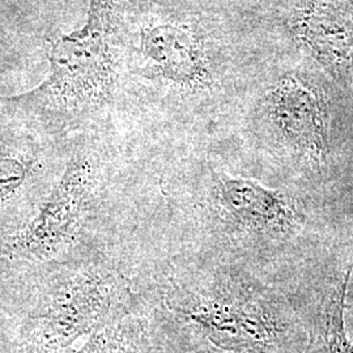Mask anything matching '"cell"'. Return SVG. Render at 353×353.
<instances>
[{"instance_id":"8","label":"cell","mask_w":353,"mask_h":353,"mask_svg":"<svg viewBox=\"0 0 353 353\" xmlns=\"http://www.w3.org/2000/svg\"><path fill=\"white\" fill-rule=\"evenodd\" d=\"M352 265L344 272L328 297L323 310L322 336L325 343V353H353V344L350 341L344 322L345 294L352 274Z\"/></svg>"},{"instance_id":"6","label":"cell","mask_w":353,"mask_h":353,"mask_svg":"<svg viewBox=\"0 0 353 353\" xmlns=\"http://www.w3.org/2000/svg\"><path fill=\"white\" fill-rule=\"evenodd\" d=\"M281 128L299 147L319 157L325 151V115L316 94L297 80L281 83L274 94Z\"/></svg>"},{"instance_id":"4","label":"cell","mask_w":353,"mask_h":353,"mask_svg":"<svg viewBox=\"0 0 353 353\" xmlns=\"http://www.w3.org/2000/svg\"><path fill=\"white\" fill-rule=\"evenodd\" d=\"M297 29L327 70L341 79H353V0L312 3Z\"/></svg>"},{"instance_id":"7","label":"cell","mask_w":353,"mask_h":353,"mask_svg":"<svg viewBox=\"0 0 353 353\" xmlns=\"http://www.w3.org/2000/svg\"><path fill=\"white\" fill-rule=\"evenodd\" d=\"M219 189L225 208L241 223L254 228H283L292 219L284 196L246 179L219 176Z\"/></svg>"},{"instance_id":"5","label":"cell","mask_w":353,"mask_h":353,"mask_svg":"<svg viewBox=\"0 0 353 353\" xmlns=\"http://www.w3.org/2000/svg\"><path fill=\"white\" fill-rule=\"evenodd\" d=\"M140 51L157 74L170 80L194 83L202 80L205 72L201 48L189 33L176 26H154L145 30Z\"/></svg>"},{"instance_id":"2","label":"cell","mask_w":353,"mask_h":353,"mask_svg":"<svg viewBox=\"0 0 353 353\" xmlns=\"http://www.w3.org/2000/svg\"><path fill=\"white\" fill-rule=\"evenodd\" d=\"M97 191V164L83 144L68 141L63 170L51 185L38 214L13 236L10 248L26 254H51L75 240Z\"/></svg>"},{"instance_id":"1","label":"cell","mask_w":353,"mask_h":353,"mask_svg":"<svg viewBox=\"0 0 353 353\" xmlns=\"http://www.w3.org/2000/svg\"><path fill=\"white\" fill-rule=\"evenodd\" d=\"M118 26L117 0H90L87 24L52 43L48 77L28 93L0 97V110L51 139L75 137L112 97Z\"/></svg>"},{"instance_id":"3","label":"cell","mask_w":353,"mask_h":353,"mask_svg":"<svg viewBox=\"0 0 353 353\" xmlns=\"http://www.w3.org/2000/svg\"><path fill=\"white\" fill-rule=\"evenodd\" d=\"M67 148L0 110V212L52 185Z\"/></svg>"}]
</instances>
